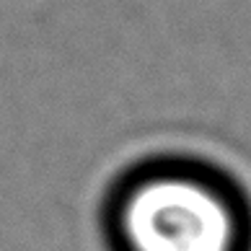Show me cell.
<instances>
[{"label":"cell","instance_id":"6da1fadb","mask_svg":"<svg viewBox=\"0 0 251 251\" xmlns=\"http://www.w3.org/2000/svg\"><path fill=\"white\" fill-rule=\"evenodd\" d=\"M129 251H233L236 212L223 192L192 174H155L122 204Z\"/></svg>","mask_w":251,"mask_h":251}]
</instances>
